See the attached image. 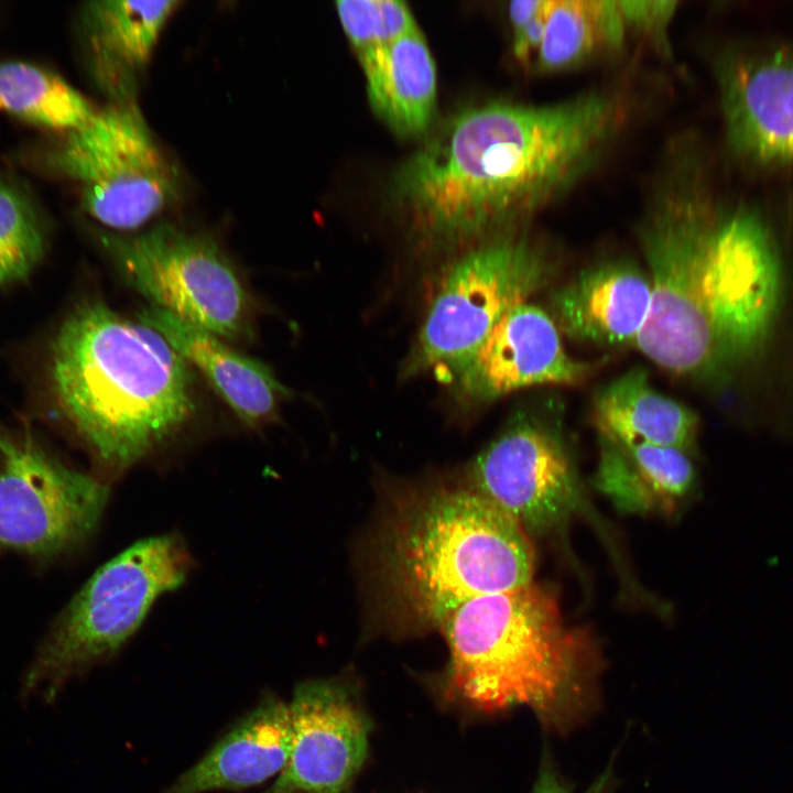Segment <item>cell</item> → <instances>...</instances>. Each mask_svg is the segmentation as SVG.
<instances>
[{
    "label": "cell",
    "instance_id": "cell-3",
    "mask_svg": "<svg viewBox=\"0 0 793 793\" xmlns=\"http://www.w3.org/2000/svg\"><path fill=\"white\" fill-rule=\"evenodd\" d=\"M48 379L62 416L111 475L164 444L195 411L184 357L100 300L79 303L57 329Z\"/></svg>",
    "mask_w": 793,
    "mask_h": 793
},
{
    "label": "cell",
    "instance_id": "cell-27",
    "mask_svg": "<svg viewBox=\"0 0 793 793\" xmlns=\"http://www.w3.org/2000/svg\"><path fill=\"white\" fill-rule=\"evenodd\" d=\"M677 4L673 0L618 1L626 30L645 36L661 48L669 47V29Z\"/></svg>",
    "mask_w": 793,
    "mask_h": 793
},
{
    "label": "cell",
    "instance_id": "cell-24",
    "mask_svg": "<svg viewBox=\"0 0 793 793\" xmlns=\"http://www.w3.org/2000/svg\"><path fill=\"white\" fill-rule=\"evenodd\" d=\"M44 241L28 196L0 176V285L26 278L43 257Z\"/></svg>",
    "mask_w": 793,
    "mask_h": 793
},
{
    "label": "cell",
    "instance_id": "cell-2",
    "mask_svg": "<svg viewBox=\"0 0 793 793\" xmlns=\"http://www.w3.org/2000/svg\"><path fill=\"white\" fill-rule=\"evenodd\" d=\"M617 123L618 107L601 93L470 107L406 160L398 194L432 238H476L530 216L575 185Z\"/></svg>",
    "mask_w": 793,
    "mask_h": 793
},
{
    "label": "cell",
    "instance_id": "cell-14",
    "mask_svg": "<svg viewBox=\"0 0 793 793\" xmlns=\"http://www.w3.org/2000/svg\"><path fill=\"white\" fill-rule=\"evenodd\" d=\"M719 72L732 150L757 163L793 162V48L736 56Z\"/></svg>",
    "mask_w": 793,
    "mask_h": 793
},
{
    "label": "cell",
    "instance_id": "cell-9",
    "mask_svg": "<svg viewBox=\"0 0 793 793\" xmlns=\"http://www.w3.org/2000/svg\"><path fill=\"white\" fill-rule=\"evenodd\" d=\"M544 252L526 238H500L459 258L447 272L419 337L417 369L455 376L510 309L552 275Z\"/></svg>",
    "mask_w": 793,
    "mask_h": 793
},
{
    "label": "cell",
    "instance_id": "cell-4",
    "mask_svg": "<svg viewBox=\"0 0 793 793\" xmlns=\"http://www.w3.org/2000/svg\"><path fill=\"white\" fill-rule=\"evenodd\" d=\"M442 628L447 689L478 710L525 706L548 731L564 735L598 705L589 652L539 585L472 598Z\"/></svg>",
    "mask_w": 793,
    "mask_h": 793
},
{
    "label": "cell",
    "instance_id": "cell-21",
    "mask_svg": "<svg viewBox=\"0 0 793 793\" xmlns=\"http://www.w3.org/2000/svg\"><path fill=\"white\" fill-rule=\"evenodd\" d=\"M626 33L618 1H551L543 40L533 63L544 73L566 70L601 50L619 47Z\"/></svg>",
    "mask_w": 793,
    "mask_h": 793
},
{
    "label": "cell",
    "instance_id": "cell-25",
    "mask_svg": "<svg viewBox=\"0 0 793 793\" xmlns=\"http://www.w3.org/2000/svg\"><path fill=\"white\" fill-rule=\"evenodd\" d=\"M341 26L358 59L394 41L416 25L409 7L395 0H341Z\"/></svg>",
    "mask_w": 793,
    "mask_h": 793
},
{
    "label": "cell",
    "instance_id": "cell-16",
    "mask_svg": "<svg viewBox=\"0 0 793 793\" xmlns=\"http://www.w3.org/2000/svg\"><path fill=\"white\" fill-rule=\"evenodd\" d=\"M180 1L99 0L83 9L90 73L108 101L135 99L165 24Z\"/></svg>",
    "mask_w": 793,
    "mask_h": 793
},
{
    "label": "cell",
    "instance_id": "cell-28",
    "mask_svg": "<svg viewBox=\"0 0 793 793\" xmlns=\"http://www.w3.org/2000/svg\"><path fill=\"white\" fill-rule=\"evenodd\" d=\"M616 776L612 767L607 768L583 793H612ZM532 793H575L558 773L548 751H544Z\"/></svg>",
    "mask_w": 793,
    "mask_h": 793
},
{
    "label": "cell",
    "instance_id": "cell-12",
    "mask_svg": "<svg viewBox=\"0 0 793 793\" xmlns=\"http://www.w3.org/2000/svg\"><path fill=\"white\" fill-rule=\"evenodd\" d=\"M289 707V759L263 793H345L368 753L367 715L351 692L335 680L300 684Z\"/></svg>",
    "mask_w": 793,
    "mask_h": 793
},
{
    "label": "cell",
    "instance_id": "cell-17",
    "mask_svg": "<svg viewBox=\"0 0 793 793\" xmlns=\"http://www.w3.org/2000/svg\"><path fill=\"white\" fill-rule=\"evenodd\" d=\"M291 745L290 707L275 696H267L162 793L254 786L282 771Z\"/></svg>",
    "mask_w": 793,
    "mask_h": 793
},
{
    "label": "cell",
    "instance_id": "cell-8",
    "mask_svg": "<svg viewBox=\"0 0 793 793\" xmlns=\"http://www.w3.org/2000/svg\"><path fill=\"white\" fill-rule=\"evenodd\" d=\"M100 241L152 306L220 338L253 336L248 292L211 238L163 222L138 233L106 231Z\"/></svg>",
    "mask_w": 793,
    "mask_h": 793
},
{
    "label": "cell",
    "instance_id": "cell-18",
    "mask_svg": "<svg viewBox=\"0 0 793 793\" xmlns=\"http://www.w3.org/2000/svg\"><path fill=\"white\" fill-rule=\"evenodd\" d=\"M139 321L159 332L195 366L245 424L256 427L273 420L289 392L267 365L157 307L143 309Z\"/></svg>",
    "mask_w": 793,
    "mask_h": 793
},
{
    "label": "cell",
    "instance_id": "cell-6",
    "mask_svg": "<svg viewBox=\"0 0 793 793\" xmlns=\"http://www.w3.org/2000/svg\"><path fill=\"white\" fill-rule=\"evenodd\" d=\"M189 567L183 541L172 534L141 540L100 566L39 647L23 677V697L37 692L52 703L73 676L112 658Z\"/></svg>",
    "mask_w": 793,
    "mask_h": 793
},
{
    "label": "cell",
    "instance_id": "cell-5",
    "mask_svg": "<svg viewBox=\"0 0 793 793\" xmlns=\"http://www.w3.org/2000/svg\"><path fill=\"white\" fill-rule=\"evenodd\" d=\"M533 572L522 525L477 490L420 493L394 512L382 537L387 598L414 627L443 626L472 598L530 585Z\"/></svg>",
    "mask_w": 793,
    "mask_h": 793
},
{
    "label": "cell",
    "instance_id": "cell-22",
    "mask_svg": "<svg viewBox=\"0 0 793 793\" xmlns=\"http://www.w3.org/2000/svg\"><path fill=\"white\" fill-rule=\"evenodd\" d=\"M0 110L30 123L66 132L84 126L96 111L61 76L21 61L0 63Z\"/></svg>",
    "mask_w": 793,
    "mask_h": 793
},
{
    "label": "cell",
    "instance_id": "cell-15",
    "mask_svg": "<svg viewBox=\"0 0 793 793\" xmlns=\"http://www.w3.org/2000/svg\"><path fill=\"white\" fill-rule=\"evenodd\" d=\"M650 303L649 275L626 262L588 268L551 298L558 329L574 340L608 347L636 343Z\"/></svg>",
    "mask_w": 793,
    "mask_h": 793
},
{
    "label": "cell",
    "instance_id": "cell-7",
    "mask_svg": "<svg viewBox=\"0 0 793 793\" xmlns=\"http://www.w3.org/2000/svg\"><path fill=\"white\" fill-rule=\"evenodd\" d=\"M45 161L77 182L83 209L116 231L144 226L175 202L180 189L177 169L135 99L108 101L67 132Z\"/></svg>",
    "mask_w": 793,
    "mask_h": 793
},
{
    "label": "cell",
    "instance_id": "cell-19",
    "mask_svg": "<svg viewBox=\"0 0 793 793\" xmlns=\"http://www.w3.org/2000/svg\"><path fill=\"white\" fill-rule=\"evenodd\" d=\"M358 61L380 119L404 137L424 132L435 109L436 69L419 25Z\"/></svg>",
    "mask_w": 793,
    "mask_h": 793
},
{
    "label": "cell",
    "instance_id": "cell-1",
    "mask_svg": "<svg viewBox=\"0 0 793 793\" xmlns=\"http://www.w3.org/2000/svg\"><path fill=\"white\" fill-rule=\"evenodd\" d=\"M696 185L665 186L641 228L651 303L634 346L667 372L698 378L759 349L778 309L781 270L765 220Z\"/></svg>",
    "mask_w": 793,
    "mask_h": 793
},
{
    "label": "cell",
    "instance_id": "cell-10",
    "mask_svg": "<svg viewBox=\"0 0 793 793\" xmlns=\"http://www.w3.org/2000/svg\"><path fill=\"white\" fill-rule=\"evenodd\" d=\"M0 547L53 558L94 532L108 485L0 431Z\"/></svg>",
    "mask_w": 793,
    "mask_h": 793
},
{
    "label": "cell",
    "instance_id": "cell-20",
    "mask_svg": "<svg viewBox=\"0 0 793 793\" xmlns=\"http://www.w3.org/2000/svg\"><path fill=\"white\" fill-rule=\"evenodd\" d=\"M602 438L644 443L687 452L695 442L697 415L658 392L644 369L634 368L600 389L594 403Z\"/></svg>",
    "mask_w": 793,
    "mask_h": 793
},
{
    "label": "cell",
    "instance_id": "cell-11",
    "mask_svg": "<svg viewBox=\"0 0 793 793\" xmlns=\"http://www.w3.org/2000/svg\"><path fill=\"white\" fill-rule=\"evenodd\" d=\"M472 477L479 493L533 530L557 524L577 502L561 428L540 414H517L478 455Z\"/></svg>",
    "mask_w": 793,
    "mask_h": 793
},
{
    "label": "cell",
    "instance_id": "cell-13",
    "mask_svg": "<svg viewBox=\"0 0 793 793\" xmlns=\"http://www.w3.org/2000/svg\"><path fill=\"white\" fill-rule=\"evenodd\" d=\"M590 370L565 350L552 316L524 302L503 315L455 379L460 397L485 402L534 385L576 384Z\"/></svg>",
    "mask_w": 793,
    "mask_h": 793
},
{
    "label": "cell",
    "instance_id": "cell-26",
    "mask_svg": "<svg viewBox=\"0 0 793 793\" xmlns=\"http://www.w3.org/2000/svg\"><path fill=\"white\" fill-rule=\"evenodd\" d=\"M551 0H517L509 3L512 51L519 62L533 63L541 46Z\"/></svg>",
    "mask_w": 793,
    "mask_h": 793
},
{
    "label": "cell",
    "instance_id": "cell-23",
    "mask_svg": "<svg viewBox=\"0 0 793 793\" xmlns=\"http://www.w3.org/2000/svg\"><path fill=\"white\" fill-rule=\"evenodd\" d=\"M617 445L629 460L631 486L643 510L670 509L694 488L696 472L686 452L644 443Z\"/></svg>",
    "mask_w": 793,
    "mask_h": 793
}]
</instances>
